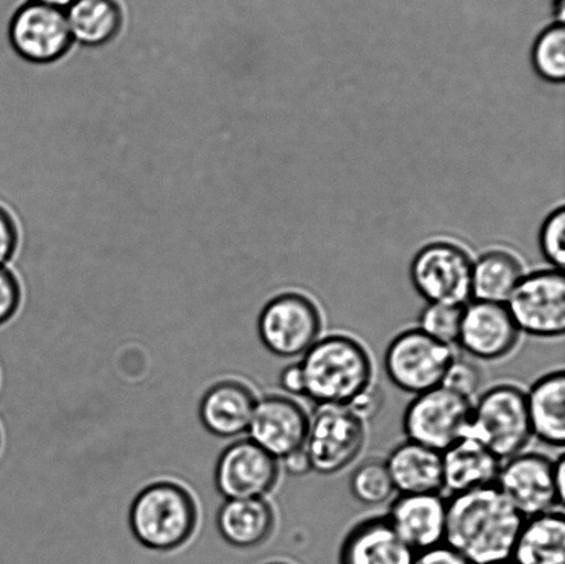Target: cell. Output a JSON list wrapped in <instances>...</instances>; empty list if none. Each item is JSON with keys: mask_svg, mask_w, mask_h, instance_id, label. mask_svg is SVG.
<instances>
[{"mask_svg": "<svg viewBox=\"0 0 565 564\" xmlns=\"http://www.w3.org/2000/svg\"><path fill=\"white\" fill-rule=\"evenodd\" d=\"M525 518L497 486L447 502L445 544L470 564H511Z\"/></svg>", "mask_w": 565, "mask_h": 564, "instance_id": "6da1fadb", "label": "cell"}, {"mask_svg": "<svg viewBox=\"0 0 565 564\" xmlns=\"http://www.w3.org/2000/svg\"><path fill=\"white\" fill-rule=\"evenodd\" d=\"M298 368L302 375V396L316 405L349 407L360 416L369 407L373 359L353 337L330 334L319 339L303 353Z\"/></svg>", "mask_w": 565, "mask_h": 564, "instance_id": "7a4b0ae2", "label": "cell"}, {"mask_svg": "<svg viewBox=\"0 0 565 564\" xmlns=\"http://www.w3.org/2000/svg\"><path fill=\"white\" fill-rule=\"evenodd\" d=\"M196 506L182 486L149 485L132 502L130 526L146 549L169 552L180 549L196 528Z\"/></svg>", "mask_w": 565, "mask_h": 564, "instance_id": "3957f363", "label": "cell"}, {"mask_svg": "<svg viewBox=\"0 0 565 564\" xmlns=\"http://www.w3.org/2000/svg\"><path fill=\"white\" fill-rule=\"evenodd\" d=\"M463 438L483 445L498 460L523 453L533 438L525 392L513 384H497L473 401Z\"/></svg>", "mask_w": 565, "mask_h": 564, "instance_id": "277c9868", "label": "cell"}, {"mask_svg": "<svg viewBox=\"0 0 565 564\" xmlns=\"http://www.w3.org/2000/svg\"><path fill=\"white\" fill-rule=\"evenodd\" d=\"M456 357L452 347L441 344L418 328L408 329L387 345L384 369L397 390L417 396L441 386Z\"/></svg>", "mask_w": 565, "mask_h": 564, "instance_id": "5b68a950", "label": "cell"}, {"mask_svg": "<svg viewBox=\"0 0 565 564\" xmlns=\"http://www.w3.org/2000/svg\"><path fill=\"white\" fill-rule=\"evenodd\" d=\"M365 436L364 418L352 408L318 406L303 446L310 468L324 477L343 471L362 453Z\"/></svg>", "mask_w": 565, "mask_h": 564, "instance_id": "8992f818", "label": "cell"}, {"mask_svg": "<svg viewBox=\"0 0 565 564\" xmlns=\"http://www.w3.org/2000/svg\"><path fill=\"white\" fill-rule=\"evenodd\" d=\"M323 319L316 304L299 292L273 298L258 318V336L273 355L302 357L320 339Z\"/></svg>", "mask_w": 565, "mask_h": 564, "instance_id": "52a82bcc", "label": "cell"}, {"mask_svg": "<svg viewBox=\"0 0 565 564\" xmlns=\"http://www.w3.org/2000/svg\"><path fill=\"white\" fill-rule=\"evenodd\" d=\"M473 402L439 386L414 396L403 416L407 440L443 453L467 430Z\"/></svg>", "mask_w": 565, "mask_h": 564, "instance_id": "ba28073f", "label": "cell"}, {"mask_svg": "<svg viewBox=\"0 0 565 564\" xmlns=\"http://www.w3.org/2000/svg\"><path fill=\"white\" fill-rule=\"evenodd\" d=\"M520 334L561 339L565 331V279L558 270L523 276L505 304Z\"/></svg>", "mask_w": 565, "mask_h": 564, "instance_id": "9c48e42d", "label": "cell"}, {"mask_svg": "<svg viewBox=\"0 0 565 564\" xmlns=\"http://www.w3.org/2000/svg\"><path fill=\"white\" fill-rule=\"evenodd\" d=\"M472 263L447 243L425 247L412 265L415 289L429 304L465 307L472 297Z\"/></svg>", "mask_w": 565, "mask_h": 564, "instance_id": "30bf717a", "label": "cell"}, {"mask_svg": "<svg viewBox=\"0 0 565 564\" xmlns=\"http://www.w3.org/2000/svg\"><path fill=\"white\" fill-rule=\"evenodd\" d=\"M495 486L525 519L564 506L555 486V460L541 453L509 458L501 466Z\"/></svg>", "mask_w": 565, "mask_h": 564, "instance_id": "8fae6325", "label": "cell"}, {"mask_svg": "<svg viewBox=\"0 0 565 564\" xmlns=\"http://www.w3.org/2000/svg\"><path fill=\"white\" fill-rule=\"evenodd\" d=\"M9 41L17 55L39 65L63 58L74 44L65 11L33 2L13 14Z\"/></svg>", "mask_w": 565, "mask_h": 564, "instance_id": "7c38bea8", "label": "cell"}, {"mask_svg": "<svg viewBox=\"0 0 565 564\" xmlns=\"http://www.w3.org/2000/svg\"><path fill=\"white\" fill-rule=\"evenodd\" d=\"M279 477L278 460L250 439L225 449L215 469V485L226 500L264 499Z\"/></svg>", "mask_w": 565, "mask_h": 564, "instance_id": "4fadbf2b", "label": "cell"}, {"mask_svg": "<svg viewBox=\"0 0 565 564\" xmlns=\"http://www.w3.org/2000/svg\"><path fill=\"white\" fill-rule=\"evenodd\" d=\"M309 416L291 397L265 396L257 401L247 433L250 440L276 460L303 449Z\"/></svg>", "mask_w": 565, "mask_h": 564, "instance_id": "5bb4252c", "label": "cell"}, {"mask_svg": "<svg viewBox=\"0 0 565 564\" xmlns=\"http://www.w3.org/2000/svg\"><path fill=\"white\" fill-rule=\"evenodd\" d=\"M520 331L503 304L475 301L465 306L458 344L469 357L495 362L511 355Z\"/></svg>", "mask_w": 565, "mask_h": 564, "instance_id": "9a60e30c", "label": "cell"}, {"mask_svg": "<svg viewBox=\"0 0 565 564\" xmlns=\"http://www.w3.org/2000/svg\"><path fill=\"white\" fill-rule=\"evenodd\" d=\"M385 518L415 554L445 544L447 502L440 494L397 497Z\"/></svg>", "mask_w": 565, "mask_h": 564, "instance_id": "2e32d148", "label": "cell"}, {"mask_svg": "<svg viewBox=\"0 0 565 564\" xmlns=\"http://www.w3.org/2000/svg\"><path fill=\"white\" fill-rule=\"evenodd\" d=\"M415 555L385 517L370 518L343 539L340 564H413Z\"/></svg>", "mask_w": 565, "mask_h": 564, "instance_id": "e0dca14e", "label": "cell"}, {"mask_svg": "<svg viewBox=\"0 0 565 564\" xmlns=\"http://www.w3.org/2000/svg\"><path fill=\"white\" fill-rule=\"evenodd\" d=\"M443 490L452 496L489 488L497 482L502 461L479 441L462 438L441 453Z\"/></svg>", "mask_w": 565, "mask_h": 564, "instance_id": "ac0fdd59", "label": "cell"}, {"mask_svg": "<svg viewBox=\"0 0 565 564\" xmlns=\"http://www.w3.org/2000/svg\"><path fill=\"white\" fill-rule=\"evenodd\" d=\"M385 466L401 496L441 494V453L407 440L390 453Z\"/></svg>", "mask_w": 565, "mask_h": 564, "instance_id": "d6986e66", "label": "cell"}, {"mask_svg": "<svg viewBox=\"0 0 565 564\" xmlns=\"http://www.w3.org/2000/svg\"><path fill=\"white\" fill-rule=\"evenodd\" d=\"M257 397L247 385L224 381L212 386L201 403V419L220 438H235L247 433Z\"/></svg>", "mask_w": 565, "mask_h": 564, "instance_id": "ffe728a7", "label": "cell"}, {"mask_svg": "<svg viewBox=\"0 0 565 564\" xmlns=\"http://www.w3.org/2000/svg\"><path fill=\"white\" fill-rule=\"evenodd\" d=\"M525 403L534 438L547 446L565 445V373L563 370L542 375L529 392Z\"/></svg>", "mask_w": 565, "mask_h": 564, "instance_id": "44dd1931", "label": "cell"}, {"mask_svg": "<svg viewBox=\"0 0 565 564\" xmlns=\"http://www.w3.org/2000/svg\"><path fill=\"white\" fill-rule=\"evenodd\" d=\"M217 523L226 543L236 549H254L273 534L275 512L264 499L226 500L218 512Z\"/></svg>", "mask_w": 565, "mask_h": 564, "instance_id": "7402d4cb", "label": "cell"}, {"mask_svg": "<svg viewBox=\"0 0 565 564\" xmlns=\"http://www.w3.org/2000/svg\"><path fill=\"white\" fill-rule=\"evenodd\" d=\"M511 564H565V517L551 511L525 519Z\"/></svg>", "mask_w": 565, "mask_h": 564, "instance_id": "603a6c76", "label": "cell"}, {"mask_svg": "<svg viewBox=\"0 0 565 564\" xmlns=\"http://www.w3.org/2000/svg\"><path fill=\"white\" fill-rule=\"evenodd\" d=\"M65 14L72 39L86 47L105 46L124 28V10L118 0H75Z\"/></svg>", "mask_w": 565, "mask_h": 564, "instance_id": "cb8c5ba5", "label": "cell"}, {"mask_svg": "<svg viewBox=\"0 0 565 564\" xmlns=\"http://www.w3.org/2000/svg\"><path fill=\"white\" fill-rule=\"evenodd\" d=\"M523 276L522 267L511 254H486L472 267V297L476 301L505 306Z\"/></svg>", "mask_w": 565, "mask_h": 564, "instance_id": "d4e9b609", "label": "cell"}, {"mask_svg": "<svg viewBox=\"0 0 565 564\" xmlns=\"http://www.w3.org/2000/svg\"><path fill=\"white\" fill-rule=\"evenodd\" d=\"M351 491L360 504H384L395 493L385 461L369 460L356 468L351 478Z\"/></svg>", "mask_w": 565, "mask_h": 564, "instance_id": "484cf974", "label": "cell"}, {"mask_svg": "<svg viewBox=\"0 0 565 564\" xmlns=\"http://www.w3.org/2000/svg\"><path fill=\"white\" fill-rule=\"evenodd\" d=\"M533 63L541 76L551 82L565 77V30L563 22L541 33L533 50Z\"/></svg>", "mask_w": 565, "mask_h": 564, "instance_id": "4316f807", "label": "cell"}, {"mask_svg": "<svg viewBox=\"0 0 565 564\" xmlns=\"http://www.w3.org/2000/svg\"><path fill=\"white\" fill-rule=\"evenodd\" d=\"M463 308L446 306V304H428L419 315L418 329L441 344L454 348L458 344Z\"/></svg>", "mask_w": 565, "mask_h": 564, "instance_id": "83f0119b", "label": "cell"}, {"mask_svg": "<svg viewBox=\"0 0 565 564\" xmlns=\"http://www.w3.org/2000/svg\"><path fill=\"white\" fill-rule=\"evenodd\" d=\"M481 381L483 374L479 366L467 359L456 357L447 370L441 386L473 402L479 394Z\"/></svg>", "mask_w": 565, "mask_h": 564, "instance_id": "f1b7e54d", "label": "cell"}, {"mask_svg": "<svg viewBox=\"0 0 565 564\" xmlns=\"http://www.w3.org/2000/svg\"><path fill=\"white\" fill-rule=\"evenodd\" d=\"M565 213L564 210H557L546 220L541 234L542 251L555 267L563 268L565 263Z\"/></svg>", "mask_w": 565, "mask_h": 564, "instance_id": "f546056e", "label": "cell"}, {"mask_svg": "<svg viewBox=\"0 0 565 564\" xmlns=\"http://www.w3.org/2000/svg\"><path fill=\"white\" fill-rule=\"evenodd\" d=\"M21 302L19 280L8 267H0V326L14 317Z\"/></svg>", "mask_w": 565, "mask_h": 564, "instance_id": "4dcf8cb0", "label": "cell"}, {"mask_svg": "<svg viewBox=\"0 0 565 564\" xmlns=\"http://www.w3.org/2000/svg\"><path fill=\"white\" fill-rule=\"evenodd\" d=\"M19 242V226L9 210L0 204V267H6L13 258Z\"/></svg>", "mask_w": 565, "mask_h": 564, "instance_id": "1f68e13d", "label": "cell"}, {"mask_svg": "<svg viewBox=\"0 0 565 564\" xmlns=\"http://www.w3.org/2000/svg\"><path fill=\"white\" fill-rule=\"evenodd\" d=\"M413 564H470L465 557L457 554L446 544L437 545L435 549L418 552Z\"/></svg>", "mask_w": 565, "mask_h": 564, "instance_id": "d6a6232c", "label": "cell"}, {"mask_svg": "<svg viewBox=\"0 0 565 564\" xmlns=\"http://www.w3.org/2000/svg\"><path fill=\"white\" fill-rule=\"evenodd\" d=\"M279 384L280 389L286 391L288 395H303L302 375L301 372H299L298 363L290 364V366L282 370Z\"/></svg>", "mask_w": 565, "mask_h": 564, "instance_id": "836d02e7", "label": "cell"}, {"mask_svg": "<svg viewBox=\"0 0 565 564\" xmlns=\"http://www.w3.org/2000/svg\"><path fill=\"white\" fill-rule=\"evenodd\" d=\"M282 462H285L286 471L292 475V477H305V475L312 472L309 458L303 449L286 457Z\"/></svg>", "mask_w": 565, "mask_h": 564, "instance_id": "e575fe53", "label": "cell"}, {"mask_svg": "<svg viewBox=\"0 0 565 564\" xmlns=\"http://www.w3.org/2000/svg\"><path fill=\"white\" fill-rule=\"evenodd\" d=\"M28 2L50 6V8H55L60 10H66L70 8L72 3L75 2V0H28Z\"/></svg>", "mask_w": 565, "mask_h": 564, "instance_id": "d590c367", "label": "cell"}, {"mask_svg": "<svg viewBox=\"0 0 565 564\" xmlns=\"http://www.w3.org/2000/svg\"><path fill=\"white\" fill-rule=\"evenodd\" d=\"M267 564H290V563H285V562H270V563H267Z\"/></svg>", "mask_w": 565, "mask_h": 564, "instance_id": "8d00e7d4", "label": "cell"}]
</instances>
